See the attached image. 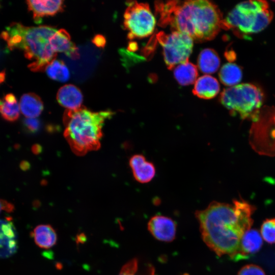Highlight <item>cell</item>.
Returning a JSON list of instances; mask_svg holds the SVG:
<instances>
[{
	"instance_id": "32",
	"label": "cell",
	"mask_w": 275,
	"mask_h": 275,
	"mask_svg": "<svg viewBox=\"0 0 275 275\" xmlns=\"http://www.w3.org/2000/svg\"><path fill=\"white\" fill-rule=\"evenodd\" d=\"M3 102V100L2 101L1 100H0V104H1Z\"/></svg>"
},
{
	"instance_id": "31",
	"label": "cell",
	"mask_w": 275,
	"mask_h": 275,
	"mask_svg": "<svg viewBox=\"0 0 275 275\" xmlns=\"http://www.w3.org/2000/svg\"><path fill=\"white\" fill-rule=\"evenodd\" d=\"M21 169L23 170H26L29 167V164L26 161H22L20 164Z\"/></svg>"
},
{
	"instance_id": "3",
	"label": "cell",
	"mask_w": 275,
	"mask_h": 275,
	"mask_svg": "<svg viewBox=\"0 0 275 275\" xmlns=\"http://www.w3.org/2000/svg\"><path fill=\"white\" fill-rule=\"evenodd\" d=\"M58 30L53 26L40 25L26 26L13 22L6 26L0 37L10 50H22L25 57L31 61L28 67L33 72L44 71L56 59V53L49 43V39Z\"/></svg>"
},
{
	"instance_id": "8",
	"label": "cell",
	"mask_w": 275,
	"mask_h": 275,
	"mask_svg": "<svg viewBox=\"0 0 275 275\" xmlns=\"http://www.w3.org/2000/svg\"><path fill=\"white\" fill-rule=\"evenodd\" d=\"M156 37L162 47L164 60L169 69L188 61L193 47V39L189 36L178 31L169 34L160 32Z\"/></svg>"
},
{
	"instance_id": "1",
	"label": "cell",
	"mask_w": 275,
	"mask_h": 275,
	"mask_svg": "<svg viewBox=\"0 0 275 275\" xmlns=\"http://www.w3.org/2000/svg\"><path fill=\"white\" fill-rule=\"evenodd\" d=\"M254 206L245 201L234 200L232 204L213 201L196 212L202 237L206 244L219 256L236 259L241 239L251 229Z\"/></svg>"
},
{
	"instance_id": "11",
	"label": "cell",
	"mask_w": 275,
	"mask_h": 275,
	"mask_svg": "<svg viewBox=\"0 0 275 275\" xmlns=\"http://www.w3.org/2000/svg\"><path fill=\"white\" fill-rule=\"evenodd\" d=\"M26 3L37 23H40L44 17L53 16L62 12L64 8V1L61 0L28 1Z\"/></svg>"
},
{
	"instance_id": "29",
	"label": "cell",
	"mask_w": 275,
	"mask_h": 275,
	"mask_svg": "<svg viewBox=\"0 0 275 275\" xmlns=\"http://www.w3.org/2000/svg\"><path fill=\"white\" fill-rule=\"evenodd\" d=\"M92 42L97 46L103 47L105 44L106 41L103 36L101 35H97L93 38Z\"/></svg>"
},
{
	"instance_id": "21",
	"label": "cell",
	"mask_w": 275,
	"mask_h": 275,
	"mask_svg": "<svg viewBox=\"0 0 275 275\" xmlns=\"http://www.w3.org/2000/svg\"><path fill=\"white\" fill-rule=\"evenodd\" d=\"M218 75L221 82L230 87L239 84L242 78V71L237 64L228 63L222 66Z\"/></svg>"
},
{
	"instance_id": "28",
	"label": "cell",
	"mask_w": 275,
	"mask_h": 275,
	"mask_svg": "<svg viewBox=\"0 0 275 275\" xmlns=\"http://www.w3.org/2000/svg\"><path fill=\"white\" fill-rule=\"evenodd\" d=\"M14 210V206L12 203L0 199V213L3 211L10 213L13 212Z\"/></svg>"
},
{
	"instance_id": "17",
	"label": "cell",
	"mask_w": 275,
	"mask_h": 275,
	"mask_svg": "<svg viewBox=\"0 0 275 275\" xmlns=\"http://www.w3.org/2000/svg\"><path fill=\"white\" fill-rule=\"evenodd\" d=\"M36 244L41 249L53 247L57 242L58 236L54 229L50 225L41 224L36 226L32 232Z\"/></svg>"
},
{
	"instance_id": "12",
	"label": "cell",
	"mask_w": 275,
	"mask_h": 275,
	"mask_svg": "<svg viewBox=\"0 0 275 275\" xmlns=\"http://www.w3.org/2000/svg\"><path fill=\"white\" fill-rule=\"evenodd\" d=\"M129 166L134 179L139 183H148L155 175L156 169L154 164L148 161L142 154L133 155L130 158Z\"/></svg>"
},
{
	"instance_id": "25",
	"label": "cell",
	"mask_w": 275,
	"mask_h": 275,
	"mask_svg": "<svg viewBox=\"0 0 275 275\" xmlns=\"http://www.w3.org/2000/svg\"><path fill=\"white\" fill-rule=\"evenodd\" d=\"M237 275H265L263 270L260 266L255 264H248L243 266Z\"/></svg>"
},
{
	"instance_id": "30",
	"label": "cell",
	"mask_w": 275,
	"mask_h": 275,
	"mask_svg": "<svg viewBox=\"0 0 275 275\" xmlns=\"http://www.w3.org/2000/svg\"><path fill=\"white\" fill-rule=\"evenodd\" d=\"M41 147L38 145H35L32 148V150L34 154H38L41 151Z\"/></svg>"
},
{
	"instance_id": "9",
	"label": "cell",
	"mask_w": 275,
	"mask_h": 275,
	"mask_svg": "<svg viewBox=\"0 0 275 275\" xmlns=\"http://www.w3.org/2000/svg\"><path fill=\"white\" fill-rule=\"evenodd\" d=\"M17 249V231L13 222L10 218L0 219V259L12 256Z\"/></svg>"
},
{
	"instance_id": "22",
	"label": "cell",
	"mask_w": 275,
	"mask_h": 275,
	"mask_svg": "<svg viewBox=\"0 0 275 275\" xmlns=\"http://www.w3.org/2000/svg\"><path fill=\"white\" fill-rule=\"evenodd\" d=\"M19 104L12 93L6 94L0 104V114L4 119L8 122L16 121L20 114Z\"/></svg>"
},
{
	"instance_id": "16",
	"label": "cell",
	"mask_w": 275,
	"mask_h": 275,
	"mask_svg": "<svg viewBox=\"0 0 275 275\" xmlns=\"http://www.w3.org/2000/svg\"><path fill=\"white\" fill-rule=\"evenodd\" d=\"M263 244V238L257 230L250 229L243 235L236 260L257 253Z\"/></svg>"
},
{
	"instance_id": "13",
	"label": "cell",
	"mask_w": 275,
	"mask_h": 275,
	"mask_svg": "<svg viewBox=\"0 0 275 275\" xmlns=\"http://www.w3.org/2000/svg\"><path fill=\"white\" fill-rule=\"evenodd\" d=\"M53 50L64 53L69 58L76 60L79 58L78 48L71 41L69 34L64 29L58 30L49 39Z\"/></svg>"
},
{
	"instance_id": "15",
	"label": "cell",
	"mask_w": 275,
	"mask_h": 275,
	"mask_svg": "<svg viewBox=\"0 0 275 275\" xmlns=\"http://www.w3.org/2000/svg\"><path fill=\"white\" fill-rule=\"evenodd\" d=\"M219 90L217 80L213 76L205 75L196 80L193 92L199 98L209 99L215 97Z\"/></svg>"
},
{
	"instance_id": "5",
	"label": "cell",
	"mask_w": 275,
	"mask_h": 275,
	"mask_svg": "<svg viewBox=\"0 0 275 275\" xmlns=\"http://www.w3.org/2000/svg\"><path fill=\"white\" fill-rule=\"evenodd\" d=\"M272 18V13L266 1H244L235 6L223 19L222 28L246 36L263 31Z\"/></svg>"
},
{
	"instance_id": "2",
	"label": "cell",
	"mask_w": 275,
	"mask_h": 275,
	"mask_svg": "<svg viewBox=\"0 0 275 275\" xmlns=\"http://www.w3.org/2000/svg\"><path fill=\"white\" fill-rule=\"evenodd\" d=\"M155 10L160 26L170 25L197 41L213 39L222 28L221 12L208 1H157Z\"/></svg>"
},
{
	"instance_id": "10",
	"label": "cell",
	"mask_w": 275,
	"mask_h": 275,
	"mask_svg": "<svg viewBox=\"0 0 275 275\" xmlns=\"http://www.w3.org/2000/svg\"><path fill=\"white\" fill-rule=\"evenodd\" d=\"M148 228L153 236L158 240L170 242L175 238L176 223L167 216L158 215L153 216L148 222Z\"/></svg>"
},
{
	"instance_id": "14",
	"label": "cell",
	"mask_w": 275,
	"mask_h": 275,
	"mask_svg": "<svg viewBox=\"0 0 275 275\" xmlns=\"http://www.w3.org/2000/svg\"><path fill=\"white\" fill-rule=\"evenodd\" d=\"M59 103L67 109L73 110L81 106L83 96L80 89L73 85L62 87L57 94Z\"/></svg>"
},
{
	"instance_id": "18",
	"label": "cell",
	"mask_w": 275,
	"mask_h": 275,
	"mask_svg": "<svg viewBox=\"0 0 275 275\" xmlns=\"http://www.w3.org/2000/svg\"><path fill=\"white\" fill-rule=\"evenodd\" d=\"M20 112L26 118H36L43 109V104L39 96L33 93L23 94L19 101Z\"/></svg>"
},
{
	"instance_id": "26",
	"label": "cell",
	"mask_w": 275,
	"mask_h": 275,
	"mask_svg": "<svg viewBox=\"0 0 275 275\" xmlns=\"http://www.w3.org/2000/svg\"><path fill=\"white\" fill-rule=\"evenodd\" d=\"M138 268V260L133 259L122 267L119 275H137Z\"/></svg>"
},
{
	"instance_id": "19",
	"label": "cell",
	"mask_w": 275,
	"mask_h": 275,
	"mask_svg": "<svg viewBox=\"0 0 275 275\" xmlns=\"http://www.w3.org/2000/svg\"><path fill=\"white\" fill-rule=\"evenodd\" d=\"M219 65V56L214 49L205 48L200 52L198 58V66L203 73H214L218 70Z\"/></svg>"
},
{
	"instance_id": "23",
	"label": "cell",
	"mask_w": 275,
	"mask_h": 275,
	"mask_svg": "<svg viewBox=\"0 0 275 275\" xmlns=\"http://www.w3.org/2000/svg\"><path fill=\"white\" fill-rule=\"evenodd\" d=\"M47 75L53 80L59 81H66L69 78V70L64 62L54 60L45 70Z\"/></svg>"
},
{
	"instance_id": "27",
	"label": "cell",
	"mask_w": 275,
	"mask_h": 275,
	"mask_svg": "<svg viewBox=\"0 0 275 275\" xmlns=\"http://www.w3.org/2000/svg\"><path fill=\"white\" fill-rule=\"evenodd\" d=\"M24 128L28 131L34 133L37 131L40 127V122L37 118H26L23 121Z\"/></svg>"
},
{
	"instance_id": "6",
	"label": "cell",
	"mask_w": 275,
	"mask_h": 275,
	"mask_svg": "<svg viewBox=\"0 0 275 275\" xmlns=\"http://www.w3.org/2000/svg\"><path fill=\"white\" fill-rule=\"evenodd\" d=\"M219 101L231 114L242 119H255L263 104V94L255 85L239 84L225 89Z\"/></svg>"
},
{
	"instance_id": "7",
	"label": "cell",
	"mask_w": 275,
	"mask_h": 275,
	"mask_svg": "<svg viewBox=\"0 0 275 275\" xmlns=\"http://www.w3.org/2000/svg\"><path fill=\"white\" fill-rule=\"evenodd\" d=\"M123 24L129 39L143 38L153 33L156 20L148 4L130 1L124 14Z\"/></svg>"
},
{
	"instance_id": "4",
	"label": "cell",
	"mask_w": 275,
	"mask_h": 275,
	"mask_svg": "<svg viewBox=\"0 0 275 275\" xmlns=\"http://www.w3.org/2000/svg\"><path fill=\"white\" fill-rule=\"evenodd\" d=\"M114 114L111 111L93 112L82 106L76 109H66L63 115L64 135L72 151L80 156L98 150L104 123Z\"/></svg>"
},
{
	"instance_id": "20",
	"label": "cell",
	"mask_w": 275,
	"mask_h": 275,
	"mask_svg": "<svg viewBox=\"0 0 275 275\" xmlns=\"http://www.w3.org/2000/svg\"><path fill=\"white\" fill-rule=\"evenodd\" d=\"M198 75L197 67L188 61L181 63L174 68V76L182 86H187L195 82Z\"/></svg>"
},
{
	"instance_id": "24",
	"label": "cell",
	"mask_w": 275,
	"mask_h": 275,
	"mask_svg": "<svg viewBox=\"0 0 275 275\" xmlns=\"http://www.w3.org/2000/svg\"><path fill=\"white\" fill-rule=\"evenodd\" d=\"M260 234L266 242L275 243V218L267 219L263 223Z\"/></svg>"
}]
</instances>
